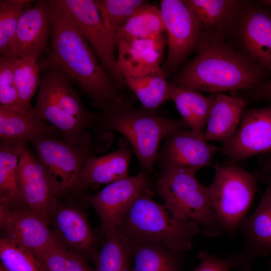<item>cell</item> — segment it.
<instances>
[{
	"mask_svg": "<svg viewBox=\"0 0 271 271\" xmlns=\"http://www.w3.org/2000/svg\"><path fill=\"white\" fill-rule=\"evenodd\" d=\"M50 60L100 108L122 98L61 0H50Z\"/></svg>",
	"mask_w": 271,
	"mask_h": 271,
	"instance_id": "obj_1",
	"label": "cell"
},
{
	"mask_svg": "<svg viewBox=\"0 0 271 271\" xmlns=\"http://www.w3.org/2000/svg\"><path fill=\"white\" fill-rule=\"evenodd\" d=\"M198 49L172 84L215 94L260 86L264 70L222 38L204 35Z\"/></svg>",
	"mask_w": 271,
	"mask_h": 271,
	"instance_id": "obj_2",
	"label": "cell"
},
{
	"mask_svg": "<svg viewBox=\"0 0 271 271\" xmlns=\"http://www.w3.org/2000/svg\"><path fill=\"white\" fill-rule=\"evenodd\" d=\"M96 112L92 128L123 135L136 154L142 171L150 173L157 160L161 141L172 131L187 128L182 119L160 116L155 111L136 108L122 98L104 103Z\"/></svg>",
	"mask_w": 271,
	"mask_h": 271,
	"instance_id": "obj_3",
	"label": "cell"
},
{
	"mask_svg": "<svg viewBox=\"0 0 271 271\" xmlns=\"http://www.w3.org/2000/svg\"><path fill=\"white\" fill-rule=\"evenodd\" d=\"M152 196L151 188L138 196L120 218L116 233L128 242L154 241L184 252L192 249L193 237L202 233L200 227L175 217Z\"/></svg>",
	"mask_w": 271,
	"mask_h": 271,
	"instance_id": "obj_4",
	"label": "cell"
},
{
	"mask_svg": "<svg viewBox=\"0 0 271 271\" xmlns=\"http://www.w3.org/2000/svg\"><path fill=\"white\" fill-rule=\"evenodd\" d=\"M196 173L176 168L162 169L155 190L175 217L195 222L206 236H218L223 229L212 207L208 189L197 180Z\"/></svg>",
	"mask_w": 271,
	"mask_h": 271,
	"instance_id": "obj_5",
	"label": "cell"
},
{
	"mask_svg": "<svg viewBox=\"0 0 271 271\" xmlns=\"http://www.w3.org/2000/svg\"><path fill=\"white\" fill-rule=\"evenodd\" d=\"M214 166L208 187L212 207L224 232L232 235L246 216L256 191L258 173H250L231 162Z\"/></svg>",
	"mask_w": 271,
	"mask_h": 271,
	"instance_id": "obj_6",
	"label": "cell"
},
{
	"mask_svg": "<svg viewBox=\"0 0 271 271\" xmlns=\"http://www.w3.org/2000/svg\"><path fill=\"white\" fill-rule=\"evenodd\" d=\"M52 183L56 195L75 191L81 171L88 159L93 157L92 146H74L64 140L49 137L32 141Z\"/></svg>",
	"mask_w": 271,
	"mask_h": 271,
	"instance_id": "obj_7",
	"label": "cell"
},
{
	"mask_svg": "<svg viewBox=\"0 0 271 271\" xmlns=\"http://www.w3.org/2000/svg\"><path fill=\"white\" fill-rule=\"evenodd\" d=\"M161 17L167 35L168 55L166 74L175 70L202 40L200 24L184 1L162 0Z\"/></svg>",
	"mask_w": 271,
	"mask_h": 271,
	"instance_id": "obj_8",
	"label": "cell"
},
{
	"mask_svg": "<svg viewBox=\"0 0 271 271\" xmlns=\"http://www.w3.org/2000/svg\"><path fill=\"white\" fill-rule=\"evenodd\" d=\"M61 2L73 17L100 64L121 90L124 82L116 70L113 39L103 23L95 1L61 0Z\"/></svg>",
	"mask_w": 271,
	"mask_h": 271,
	"instance_id": "obj_9",
	"label": "cell"
},
{
	"mask_svg": "<svg viewBox=\"0 0 271 271\" xmlns=\"http://www.w3.org/2000/svg\"><path fill=\"white\" fill-rule=\"evenodd\" d=\"M149 173L141 171L110 183L93 195L84 196L97 212L105 238L114 234L121 216L138 196L151 188Z\"/></svg>",
	"mask_w": 271,
	"mask_h": 271,
	"instance_id": "obj_10",
	"label": "cell"
},
{
	"mask_svg": "<svg viewBox=\"0 0 271 271\" xmlns=\"http://www.w3.org/2000/svg\"><path fill=\"white\" fill-rule=\"evenodd\" d=\"M237 230L243 236V246L228 258L231 267L249 270L258 258L271 254V186H268L253 214L242 219Z\"/></svg>",
	"mask_w": 271,
	"mask_h": 271,
	"instance_id": "obj_11",
	"label": "cell"
},
{
	"mask_svg": "<svg viewBox=\"0 0 271 271\" xmlns=\"http://www.w3.org/2000/svg\"><path fill=\"white\" fill-rule=\"evenodd\" d=\"M220 148L211 145L204 134L187 128H177L164 139L157 159L161 169L176 168L197 172L211 165Z\"/></svg>",
	"mask_w": 271,
	"mask_h": 271,
	"instance_id": "obj_12",
	"label": "cell"
},
{
	"mask_svg": "<svg viewBox=\"0 0 271 271\" xmlns=\"http://www.w3.org/2000/svg\"><path fill=\"white\" fill-rule=\"evenodd\" d=\"M19 155V184L26 207L50 222L56 196L43 166L28 149L26 142L16 141Z\"/></svg>",
	"mask_w": 271,
	"mask_h": 271,
	"instance_id": "obj_13",
	"label": "cell"
},
{
	"mask_svg": "<svg viewBox=\"0 0 271 271\" xmlns=\"http://www.w3.org/2000/svg\"><path fill=\"white\" fill-rule=\"evenodd\" d=\"M220 151L234 163L270 152L271 105L244 111L235 135Z\"/></svg>",
	"mask_w": 271,
	"mask_h": 271,
	"instance_id": "obj_14",
	"label": "cell"
},
{
	"mask_svg": "<svg viewBox=\"0 0 271 271\" xmlns=\"http://www.w3.org/2000/svg\"><path fill=\"white\" fill-rule=\"evenodd\" d=\"M50 222L29 208L0 205L1 228L5 237L19 244L34 255L43 251L56 239L49 228Z\"/></svg>",
	"mask_w": 271,
	"mask_h": 271,
	"instance_id": "obj_15",
	"label": "cell"
},
{
	"mask_svg": "<svg viewBox=\"0 0 271 271\" xmlns=\"http://www.w3.org/2000/svg\"><path fill=\"white\" fill-rule=\"evenodd\" d=\"M51 32L50 0L38 1L21 16L7 56L38 60Z\"/></svg>",
	"mask_w": 271,
	"mask_h": 271,
	"instance_id": "obj_16",
	"label": "cell"
},
{
	"mask_svg": "<svg viewBox=\"0 0 271 271\" xmlns=\"http://www.w3.org/2000/svg\"><path fill=\"white\" fill-rule=\"evenodd\" d=\"M166 41L164 35L154 38L119 40L117 71L124 80L146 75L161 69Z\"/></svg>",
	"mask_w": 271,
	"mask_h": 271,
	"instance_id": "obj_17",
	"label": "cell"
},
{
	"mask_svg": "<svg viewBox=\"0 0 271 271\" xmlns=\"http://www.w3.org/2000/svg\"><path fill=\"white\" fill-rule=\"evenodd\" d=\"M239 35L244 53L264 70L271 69V12L249 6L239 13Z\"/></svg>",
	"mask_w": 271,
	"mask_h": 271,
	"instance_id": "obj_18",
	"label": "cell"
},
{
	"mask_svg": "<svg viewBox=\"0 0 271 271\" xmlns=\"http://www.w3.org/2000/svg\"><path fill=\"white\" fill-rule=\"evenodd\" d=\"M56 207L50 218L56 238L67 248L89 256L95 264L98 253L94 248L95 237L85 215L71 207Z\"/></svg>",
	"mask_w": 271,
	"mask_h": 271,
	"instance_id": "obj_19",
	"label": "cell"
},
{
	"mask_svg": "<svg viewBox=\"0 0 271 271\" xmlns=\"http://www.w3.org/2000/svg\"><path fill=\"white\" fill-rule=\"evenodd\" d=\"M40 67L39 88L44 90L60 108L86 128H92L96 112L85 108L68 77L49 58Z\"/></svg>",
	"mask_w": 271,
	"mask_h": 271,
	"instance_id": "obj_20",
	"label": "cell"
},
{
	"mask_svg": "<svg viewBox=\"0 0 271 271\" xmlns=\"http://www.w3.org/2000/svg\"><path fill=\"white\" fill-rule=\"evenodd\" d=\"M132 151L128 142L123 139L117 150L103 156L88 159L80 173L75 192L101 184L108 185L127 177Z\"/></svg>",
	"mask_w": 271,
	"mask_h": 271,
	"instance_id": "obj_21",
	"label": "cell"
},
{
	"mask_svg": "<svg viewBox=\"0 0 271 271\" xmlns=\"http://www.w3.org/2000/svg\"><path fill=\"white\" fill-rule=\"evenodd\" d=\"M63 137L55 127L31 111L18 106L0 105L1 141H29L45 137Z\"/></svg>",
	"mask_w": 271,
	"mask_h": 271,
	"instance_id": "obj_22",
	"label": "cell"
},
{
	"mask_svg": "<svg viewBox=\"0 0 271 271\" xmlns=\"http://www.w3.org/2000/svg\"><path fill=\"white\" fill-rule=\"evenodd\" d=\"M126 243L130 271H184V251L158 242Z\"/></svg>",
	"mask_w": 271,
	"mask_h": 271,
	"instance_id": "obj_23",
	"label": "cell"
},
{
	"mask_svg": "<svg viewBox=\"0 0 271 271\" xmlns=\"http://www.w3.org/2000/svg\"><path fill=\"white\" fill-rule=\"evenodd\" d=\"M214 103L205 129V140L221 142H230L235 135L244 112V98L222 93L215 94Z\"/></svg>",
	"mask_w": 271,
	"mask_h": 271,
	"instance_id": "obj_24",
	"label": "cell"
},
{
	"mask_svg": "<svg viewBox=\"0 0 271 271\" xmlns=\"http://www.w3.org/2000/svg\"><path fill=\"white\" fill-rule=\"evenodd\" d=\"M202 28L203 35L222 38L238 16L241 2L234 0H186Z\"/></svg>",
	"mask_w": 271,
	"mask_h": 271,
	"instance_id": "obj_25",
	"label": "cell"
},
{
	"mask_svg": "<svg viewBox=\"0 0 271 271\" xmlns=\"http://www.w3.org/2000/svg\"><path fill=\"white\" fill-rule=\"evenodd\" d=\"M49 122L62 134L63 140L74 146L91 144L86 128L74 117L60 108L43 89L39 88L36 103L31 111Z\"/></svg>",
	"mask_w": 271,
	"mask_h": 271,
	"instance_id": "obj_26",
	"label": "cell"
},
{
	"mask_svg": "<svg viewBox=\"0 0 271 271\" xmlns=\"http://www.w3.org/2000/svg\"><path fill=\"white\" fill-rule=\"evenodd\" d=\"M172 99L189 129L204 134L214 103L213 95L204 96L189 88L170 84Z\"/></svg>",
	"mask_w": 271,
	"mask_h": 271,
	"instance_id": "obj_27",
	"label": "cell"
},
{
	"mask_svg": "<svg viewBox=\"0 0 271 271\" xmlns=\"http://www.w3.org/2000/svg\"><path fill=\"white\" fill-rule=\"evenodd\" d=\"M18 163L16 142L1 141L0 205L10 207L26 205L19 184Z\"/></svg>",
	"mask_w": 271,
	"mask_h": 271,
	"instance_id": "obj_28",
	"label": "cell"
},
{
	"mask_svg": "<svg viewBox=\"0 0 271 271\" xmlns=\"http://www.w3.org/2000/svg\"><path fill=\"white\" fill-rule=\"evenodd\" d=\"M163 68L145 76L126 78L124 84L137 97L142 108L155 111L171 99L170 84Z\"/></svg>",
	"mask_w": 271,
	"mask_h": 271,
	"instance_id": "obj_29",
	"label": "cell"
},
{
	"mask_svg": "<svg viewBox=\"0 0 271 271\" xmlns=\"http://www.w3.org/2000/svg\"><path fill=\"white\" fill-rule=\"evenodd\" d=\"M165 32L160 9L149 4L136 13L113 37L119 40L157 38Z\"/></svg>",
	"mask_w": 271,
	"mask_h": 271,
	"instance_id": "obj_30",
	"label": "cell"
},
{
	"mask_svg": "<svg viewBox=\"0 0 271 271\" xmlns=\"http://www.w3.org/2000/svg\"><path fill=\"white\" fill-rule=\"evenodd\" d=\"M34 255L46 271H96L88 264L84 256L67 248L57 239Z\"/></svg>",
	"mask_w": 271,
	"mask_h": 271,
	"instance_id": "obj_31",
	"label": "cell"
},
{
	"mask_svg": "<svg viewBox=\"0 0 271 271\" xmlns=\"http://www.w3.org/2000/svg\"><path fill=\"white\" fill-rule=\"evenodd\" d=\"M12 57L13 79L21 105L31 112V101L40 83V65L36 60Z\"/></svg>",
	"mask_w": 271,
	"mask_h": 271,
	"instance_id": "obj_32",
	"label": "cell"
},
{
	"mask_svg": "<svg viewBox=\"0 0 271 271\" xmlns=\"http://www.w3.org/2000/svg\"><path fill=\"white\" fill-rule=\"evenodd\" d=\"M95 3L113 39L136 13L149 4L144 0H96Z\"/></svg>",
	"mask_w": 271,
	"mask_h": 271,
	"instance_id": "obj_33",
	"label": "cell"
},
{
	"mask_svg": "<svg viewBox=\"0 0 271 271\" xmlns=\"http://www.w3.org/2000/svg\"><path fill=\"white\" fill-rule=\"evenodd\" d=\"M0 258L7 271H46L31 251L5 237L0 240Z\"/></svg>",
	"mask_w": 271,
	"mask_h": 271,
	"instance_id": "obj_34",
	"label": "cell"
},
{
	"mask_svg": "<svg viewBox=\"0 0 271 271\" xmlns=\"http://www.w3.org/2000/svg\"><path fill=\"white\" fill-rule=\"evenodd\" d=\"M29 0L0 1V52L8 55V48L23 14L32 6Z\"/></svg>",
	"mask_w": 271,
	"mask_h": 271,
	"instance_id": "obj_35",
	"label": "cell"
},
{
	"mask_svg": "<svg viewBox=\"0 0 271 271\" xmlns=\"http://www.w3.org/2000/svg\"><path fill=\"white\" fill-rule=\"evenodd\" d=\"M98 253L96 271H130L126 243L114 233L105 238Z\"/></svg>",
	"mask_w": 271,
	"mask_h": 271,
	"instance_id": "obj_36",
	"label": "cell"
},
{
	"mask_svg": "<svg viewBox=\"0 0 271 271\" xmlns=\"http://www.w3.org/2000/svg\"><path fill=\"white\" fill-rule=\"evenodd\" d=\"M0 104L22 107L13 79V58L0 59Z\"/></svg>",
	"mask_w": 271,
	"mask_h": 271,
	"instance_id": "obj_37",
	"label": "cell"
},
{
	"mask_svg": "<svg viewBox=\"0 0 271 271\" xmlns=\"http://www.w3.org/2000/svg\"><path fill=\"white\" fill-rule=\"evenodd\" d=\"M200 262L194 271H228L231 264L228 258L219 259L205 250L198 252Z\"/></svg>",
	"mask_w": 271,
	"mask_h": 271,
	"instance_id": "obj_38",
	"label": "cell"
},
{
	"mask_svg": "<svg viewBox=\"0 0 271 271\" xmlns=\"http://www.w3.org/2000/svg\"><path fill=\"white\" fill-rule=\"evenodd\" d=\"M252 89L251 95L254 98L271 101V80Z\"/></svg>",
	"mask_w": 271,
	"mask_h": 271,
	"instance_id": "obj_39",
	"label": "cell"
},
{
	"mask_svg": "<svg viewBox=\"0 0 271 271\" xmlns=\"http://www.w3.org/2000/svg\"><path fill=\"white\" fill-rule=\"evenodd\" d=\"M257 173L258 179L271 186V158Z\"/></svg>",
	"mask_w": 271,
	"mask_h": 271,
	"instance_id": "obj_40",
	"label": "cell"
},
{
	"mask_svg": "<svg viewBox=\"0 0 271 271\" xmlns=\"http://www.w3.org/2000/svg\"><path fill=\"white\" fill-rule=\"evenodd\" d=\"M260 3L264 6L271 8V0H264L260 1Z\"/></svg>",
	"mask_w": 271,
	"mask_h": 271,
	"instance_id": "obj_41",
	"label": "cell"
},
{
	"mask_svg": "<svg viewBox=\"0 0 271 271\" xmlns=\"http://www.w3.org/2000/svg\"><path fill=\"white\" fill-rule=\"evenodd\" d=\"M0 271H7L1 265H0Z\"/></svg>",
	"mask_w": 271,
	"mask_h": 271,
	"instance_id": "obj_42",
	"label": "cell"
},
{
	"mask_svg": "<svg viewBox=\"0 0 271 271\" xmlns=\"http://www.w3.org/2000/svg\"><path fill=\"white\" fill-rule=\"evenodd\" d=\"M269 266L271 267V260L269 261Z\"/></svg>",
	"mask_w": 271,
	"mask_h": 271,
	"instance_id": "obj_43",
	"label": "cell"
}]
</instances>
